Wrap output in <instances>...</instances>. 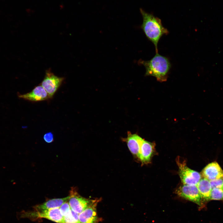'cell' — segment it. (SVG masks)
Here are the masks:
<instances>
[{
  "instance_id": "1",
  "label": "cell",
  "mask_w": 223,
  "mask_h": 223,
  "mask_svg": "<svg viewBox=\"0 0 223 223\" xmlns=\"http://www.w3.org/2000/svg\"><path fill=\"white\" fill-rule=\"evenodd\" d=\"M143 18L141 28L146 37L154 45L156 53H158L157 45L162 37L168 34V29L163 25L161 20L140 8Z\"/></svg>"
},
{
  "instance_id": "2",
  "label": "cell",
  "mask_w": 223,
  "mask_h": 223,
  "mask_svg": "<svg viewBox=\"0 0 223 223\" xmlns=\"http://www.w3.org/2000/svg\"><path fill=\"white\" fill-rule=\"evenodd\" d=\"M138 62L146 68L145 76L154 77L158 81L161 82L167 79L171 68V64L168 58L157 53L150 60L145 61L140 59Z\"/></svg>"
},
{
  "instance_id": "3",
  "label": "cell",
  "mask_w": 223,
  "mask_h": 223,
  "mask_svg": "<svg viewBox=\"0 0 223 223\" xmlns=\"http://www.w3.org/2000/svg\"><path fill=\"white\" fill-rule=\"evenodd\" d=\"M176 161L179 168V175L183 184L196 185L201 179L200 174L188 167L186 161L180 157L177 158Z\"/></svg>"
},
{
  "instance_id": "4",
  "label": "cell",
  "mask_w": 223,
  "mask_h": 223,
  "mask_svg": "<svg viewBox=\"0 0 223 223\" xmlns=\"http://www.w3.org/2000/svg\"><path fill=\"white\" fill-rule=\"evenodd\" d=\"M21 217L44 218L57 223H63V216L59 208L40 211L24 212L21 213Z\"/></svg>"
},
{
  "instance_id": "5",
  "label": "cell",
  "mask_w": 223,
  "mask_h": 223,
  "mask_svg": "<svg viewBox=\"0 0 223 223\" xmlns=\"http://www.w3.org/2000/svg\"><path fill=\"white\" fill-rule=\"evenodd\" d=\"M176 191L178 196L196 203L200 207H203V200L196 185L183 184Z\"/></svg>"
},
{
  "instance_id": "6",
  "label": "cell",
  "mask_w": 223,
  "mask_h": 223,
  "mask_svg": "<svg viewBox=\"0 0 223 223\" xmlns=\"http://www.w3.org/2000/svg\"><path fill=\"white\" fill-rule=\"evenodd\" d=\"M64 79L63 77L55 75L50 69L46 71L45 77L41 85L48 93L50 99L53 98Z\"/></svg>"
},
{
  "instance_id": "7",
  "label": "cell",
  "mask_w": 223,
  "mask_h": 223,
  "mask_svg": "<svg viewBox=\"0 0 223 223\" xmlns=\"http://www.w3.org/2000/svg\"><path fill=\"white\" fill-rule=\"evenodd\" d=\"M68 202L71 209L79 214L88 207L94 200L83 197L78 193L76 188L73 187L70 190Z\"/></svg>"
},
{
  "instance_id": "8",
  "label": "cell",
  "mask_w": 223,
  "mask_h": 223,
  "mask_svg": "<svg viewBox=\"0 0 223 223\" xmlns=\"http://www.w3.org/2000/svg\"><path fill=\"white\" fill-rule=\"evenodd\" d=\"M101 199H94L92 203L79 214L80 223H98L100 221L97 212V206Z\"/></svg>"
},
{
  "instance_id": "9",
  "label": "cell",
  "mask_w": 223,
  "mask_h": 223,
  "mask_svg": "<svg viewBox=\"0 0 223 223\" xmlns=\"http://www.w3.org/2000/svg\"><path fill=\"white\" fill-rule=\"evenodd\" d=\"M19 98L31 102H38L50 99L46 90L41 85L36 86L31 92L24 94H18Z\"/></svg>"
},
{
  "instance_id": "10",
  "label": "cell",
  "mask_w": 223,
  "mask_h": 223,
  "mask_svg": "<svg viewBox=\"0 0 223 223\" xmlns=\"http://www.w3.org/2000/svg\"><path fill=\"white\" fill-rule=\"evenodd\" d=\"M201 173L203 178L210 181L223 177V171L216 162L208 164L203 169Z\"/></svg>"
},
{
  "instance_id": "11",
  "label": "cell",
  "mask_w": 223,
  "mask_h": 223,
  "mask_svg": "<svg viewBox=\"0 0 223 223\" xmlns=\"http://www.w3.org/2000/svg\"><path fill=\"white\" fill-rule=\"evenodd\" d=\"M127 143L128 148L131 153L138 158L141 143L143 140L138 135L128 133V136L123 139Z\"/></svg>"
},
{
  "instance_id": "12",
  "label": "cell",
  "mask_w": 223,
  "mask_h": 223,
  "mask_svg": "<svg viewBox=\"0 0 223 223\" xmlns=\"http://www.w3.org/2000/svg\"><path fill=\"white\" fill-rule=\"evenodd\" d=\"M153 143L143 139L140 146L138 158L142 164H148L151 161L154 151Z\"/></svg>"
},
{
  "instance_id": "13",
  "label": "cell",
  "mask_w": 223,
  "mask_h": 223,
  "mask_svg": "<svg viewBox=\"0 0 223 223\" xmlns=\"http://www.w3.org/2000/svg\"><path fill=\"white\" fill-rule=\"evenodd\" d=\"M69 198L67 197L50 199L41 204L34 207V211H40L49 209L59 208L63 203L67 202Z\"/></svg>"
},
{
  "instance_id": "14",
  "label": "cell",
  "mask_w": 223,
  "mask_h": 223,
  "mask_svg": "<svg viewBox=\"0 0 223 223\" xmlns=\"http://www.w3.org/2000/svg\"><path fill=\"white\" fill-rule=\"evenodd\" d=\"M196 186L203 201L210 200L212 188L210 181L203 178L200 179Z\"/></svg>"
},
{
  "instance_id": "15",
  "label": "cell",
  "mask_w": 223,
  "mask_h": 223,
  "mask_svg": "<svg viewBox=\"0 0 223 223\" xmlns=\"http://www.w3.org/2000/svg\"><path fill=\"white\" fill-rule=\"evenodd\" d=\"M63 223H80L79 214L71 209L69 213L63 216Z\"/></svg>"
},
{
  "instance_id": "16",
  "label": "cell",
  "mask_w": 223,
  "mask_h": 223,
  "mask_svg": "<svg viewBox=\"0 0 223 223\" xmlns=\"http://www.w3.org/2000/svg\"><path fill=\"white\" fill-rule=\"evenodd\" d=\"M210 200H223V188H212L210 194Z\"/></svg>"
},
{
  "instance_id": "17",
  "label": "cell",
  "mask_w": 223,
  "mask_h": 223,
  "mask_svg": "<svg viewBox=\"0 0 223 223\" xmlns=\"http://www.w3.org/2000/svg\"><path fill=\"white\" fill-rule=\"evenodd\" d=\"M59 209L62 215L63 216L69 213L71 210L69 203L67 202L63 203L59 208Z\"/></svg>"
},
{
  "instance_id": "18",
  "label": "cell",
  "mask_w": 223,
  "mask_h": 223,
  "mask_svg": "<svg viewBox=\"0 0 223 223\" xmlns=\"http://www.w3.org/2000/svg\"><path fill=\"white\" fill-rule=\"evenodd\" d=\"M210 181L212 189L213 188H223V177Z\"/></svg>"
},
{
  "instance_id": "19",
  "label": "cell",
  "mask_w": 223,
  "mask_h": 223,
  "mask_svg": "<svg viewBox=\"0 0 223 223\" xmlns=\"http://www.w3.org/2000/svg\"><path fill=\"white\" fill-rule=\"evenodd\" d=\"M43 139L46 142L50 143L54 140L53 135L51 132L46 133L44 135Z\"/></svg>"
}]
</instances>
